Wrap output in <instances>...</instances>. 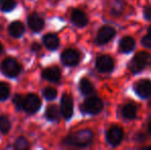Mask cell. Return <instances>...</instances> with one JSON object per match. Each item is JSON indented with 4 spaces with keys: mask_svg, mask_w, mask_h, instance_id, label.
Returning <instances> with one entry per match:
<instances>
[{
    "mask_svg": "<svg viewBox=\"0 0 151 150\" xmlns=\"http://www.w3.org/2000/svg\"><path fill=\"white\" fill-rule=\"evenodd\" d=\"M23 101H24V99L22 98L21 95H16V96H14V106H16L17 110H20V109L23 108Z\"/></svg>",
    "mask_w": 151,
    "mask_h": 150,
    "instance_id": "27",
    "label": "cell"
},
{
    "mask_svg": "<svg viewBox=\"0 0 151 150\" xmlns=\"http://www.w3.org/2000/svg\"><path fill=\"white\" fill-rule=\"evenodd\" d=\"M60 116H61V112L58 106L50 105V106L47 107V109H46V117H47L48 120L56 121V120H59Z\"/></svg>",
    "mask_w": 151,
    "mask_h": 150,
    "instance_id": "20",
    "label": "cell"
},
{
    "mask_svg": "<svg viewBox=\"0 0 151 150\" xmlns=\"http://www.w3.org/2000/svg\"><path fill=\"white\" fill-rule=\"evenodd\" d=\"M79 88H80V92L83 95H91L95 92V88H93V83H91L88 78H82L80 80Z\"/></svg>",
    "mask_w": 151,
    "mask_h": 150,
    "instance_id": "19",
    "label": "cell"
},
{
    "mask_svg": "<svg viewBox=\"0 0 151 150\" xmlns=\"http://www.w3.org/2000/svg\"><path fill=\"white\" fill-rule=\"evenodd\" d=\"M43 43L48 50H57L59 47V44H60V40H59L58 36L56 34H52V33H48L45 36L43 37Z\"/></svg>",
    "mask_w": 151,
    "mask_h": 150,
    "instance_id": "17",
    "label": "cell"
},
{
    "mask_svg": "<svg viewBox=\"0 0 151 150\" xmlns=\"http://www.w3.org/2000/svg\"><path fill=\"white\" fill-rule=\"evenodd\" d=\"M9 97V88L4 82H0V101H4Z\"/></svg>",
    "mask_w": 151,
    "mask_h": 150,
    "instance_id": "23",
    "label": "cell"
},
{
    "mask_svg": "<svg viewBox=\"0 0 151 150\" xmlns=\"http://www.w3.org/2000/svg\"><path fill=\"white\" fill-rule=\"evenodd\" d=\"M40 106H41V101L37 95L30 94L23 101V109L30 114L37 112Z\"/></svg>",
    "mask_w": 151,
    "mask_h": 150,
    "instance_id": "7",
    "label": "cell"
},
{
    "mask_svg": "<svg viewBox=\"0 0 151 150\" xmlns=\"http://www.w3.org/2000/svg\"><path fill=\"white\" fill-rule=\"evenodd\" d=\"M61 113L66 119H70L73 115V99L70 95L65 94L62 97Z\"/></svg>",
    "mask_w": 151,
    "mask_h": 150,
    "instance_id": "11",
    "label": "cell"
},
{
    "mask_svg": "<svg viewBox=\"0 0 151 150\" xmlns=\"http://www.w3.org/2000/svg\"><path fill=\"white\" fill-rule=\"evenodd\" d=\"M1 71L7 77H16L22 71V66L14 58H7L1 63Z\"/></svg>",
    "mask_w": 151,
    "mask_h": 150,
    "instance_id": "3",
    "label": "cell"
},
{
    "mask_svg": "<svg viewBox=\"0 0 151 150\" xmlns=\"http://www.w3.org/2000/svg\"><path fill=\"white\" fill-rule=\"evenodd\" d=\"M114 60L108 55H103V56L98 57L96 61V67L102 73H110L114 69Z\"/></svg>",
    "mask_w": 151,
    "mask_h": 150,
    "instance_id": "8",
    "label": "cell"
},
{
    "mask_svg": "<svg viewBox=\"0 0 151 150\" xmlns=\"http://www.w3.org/2000/svg\"><path fill=\"white\" fill-rule=\"evenodd\" d=\"M93 140V133L91 130H80L65 138L64 143L70 146L86 147Z\"/></svg>",
    "mask_w": 151,
    "mask_h": 150,
    "instance_id": "1",
    "label": "cell"
},
{
    "mask_svg": "<svg viewBox=\"0 0 151 150\" xmlns=\"http://www.w3.org/2000/svg\"><path fill=\"white\" fill-rule=\"evenodd\" d=\"M124 137V132L120 126H112L109 130L107 131L106 134V138L107 141L111 146H118L123 140Z\"/></svg>",
    "mask_w": 151,
    "mask_h": 150,
    "instance_id": "6",
    "label": "cell"
},
{
    "mask_svg": "<svg viewBox=\"0 0 151 150\" xmlns=\"http://www.w3.org/2000/svg\"><path fill=\"white\" fill-rule=\"evenodd\" d=\"M16 7L14 0H0V8L3 11H10Z\"/></svg>",
    "mask_w": 151,
    "mask_h": 150,
    "instance_id": "22",
    "label": "cell"
},
{
    "mask_svg": "<svg viewBox=\"0 0 151 150\" xmlns=\"http://www.w3.org/2000/svg\"><path fill=\"white\" fill-rule=\"evenodd\" d=\"M29 147V143L28 141H27L26 138H23V137H21V138H19L18 140L16 141V143H14V148L16 149H19V150H25L27 149Z\"/></svg>",
    "mask_w": 151,
    "mask_h": 150,
    "instance_id": "24",
    "label": "cell"
},
{
    "mask_svg": "<svg viewBox=\"0 0 151 150\" xmlns=\"http://www.w3.org/2000/svg\"><path fill=\"white\" fill-rule=\"evenodd\" d=\"M32 50H33L34 52H36V50H39V45H38L37 43H34V45L32 46Z\"/></svg>",
    "mask_w": 151,
    "mask_h": 150,
    "instance_id": "29",
    "label": "cell"
},
{
    "mask_svg": "<svg viewBox=\"0 0 151 150\" xmlns=\"http://www.w3.org/2000/svg\"><path fill=\"white\" fill-rule=\"evenodd\" d=\"M144 149H151V145H150V146H148V147H145Z\"/></svg>",
    "mask_w": 151,
    "mask_h": 150,
    "instance_id": "33",
    "label": "cell"
},
{
    "mask_svg": "<svg viewBox=\"0 0 151 150\" xmlns=\"http://www.w3.org/2000/svg\"><path fill=\"white\" fill-rule=\"evenodd\" d=\"M136 41L133 37L124 36L119 41V52L122 54H129L135 50Z\"/></svg>",
    "mask_w": 151,
    "mask_h": 150,
    "instance_id": "13",
    "label": "cell"
},
{
    "mask_svg": "<svg viewBox=\"0 0 151 150\" xmlns=\"http://www.w3.org/2000/svg\"><path fill=\"white\" fill-rule=\"evenodd\" d=\"M10 130V121L6 116H0V133L6 134Z\"/></svg>",
    "mask_w": 151,
    "mask_h": 150,
    "instance_id": "21",
    "label": "cell"
},
{
    "mask_svg": "<svg viewBox=\"0 0 151 150\" xmlns=\"http://www.w3.org/2000/svg\"><path fill=\"white\" fill-rule=\"evenodd\" d=\"M135 93L142 99H147L151 97V80L141 79L134 85Z\"/></svg>",
    "mask_w": 151,
    "mask_h": 150,
    "instance_id": "9",
    "label": "cell"
},
{
    "mask_svg": "<svg viewBox=\"0 0 151 150\" xmlns=\"http://www.w3.org/2000/svg\"><path fill=\"white\" fill-rule=\"evenodd\" d=\"M116 34V30L113 28L112 26H103L101 27L99 31H98V34L96 36L95 42L98 44V45H103V44H106L112 40L114 38Z\"/></svg>",
    "mask_w": 151,
    "mask_h": 150,
    "instance_id": "5",
    "label": "cell"
},
{
    "mask_svg": "<svg viewBox=\"0 0 151 150\" xmlns=\"http://www.w3.org/2000/svg\"><path fill=\"white\" fill-rule=\"evenodd\" d=\"M104 108V103L98 97H91L84 101L82 104L81 109L84 113L91 114V115H96V114L100 113Z\"/></svg>",
    "mask_w": 151,
    "mask_h": 150,
    "instance_id": "4",
    "label": "cell"
},
{
    "mask_svg": "<svg viewBox=\"0 0 151 150\" xmlns=\"http://www.w3.org/2000/svg\"><path fill=\"white\" fill-rule=\"evenodd\" d=\"M146 67H151V55L147 52H139L129 64V69L133 73L141 72Z\"/></svg>",
    "mask_w": 151,
    "mask_h": 150,
    "instance_id": "2",
    "label": "cell"
},
{
    "mask_svg": "<svg viewBox=\"0 0 151 150\" xmlns=\"http://www.w3.org/2000/svg\"><path fill=\"white\" fill-rule=\"evenodd\" d=\"M43 96L47 100H54L57 97V90L52 88H46L43 90Z\"/></svg>",
    "mask_w": 151,
    "mask_h": 150,
    "instance_id": "25",
    "label": "cell"
},
{
    "mask_svg": "<svg viewBox=\"0 0 151 150\" xmlns=\"http://www.w3.org/2000/svg\"><path fill=\"white\" fill-rule=\"evenodd\" d=\"M2 50H3V47H2L1 43H0V54H1V52H2Z\"/></svg>",
    "mask_w": 151,
    "mask_h": 150,
    "instance_id": "31",
    "label": "cell"
},
{
    "mask_svg": "<svg viewBox=\"0 0 151 150\" xmlns=\"http://www.w3.org/2000/svg\"><path fill=\"white\" fill-rule=\"evenodd\" d=\"M143 16L144 19L147 21H151V6H145L143 10Z\"/></svg>",
    "mask_w": 151,
    "mask_h": 150,
    "instance_id": "28",
    "label": "cell"
},
{
    "mask_svg": "<svg viewBox=\"0 0 151 150\" xmlns=\"http://www.w3.org/2000/svg\"><path fill=\"white\" fill-rule=\"evenodd\" d=\"M62 62L66 65V66H75L79 63L80 61V55L74 48H68L62 54Z\"/></svg>",
    "mask_w": 151,
    "mask_h": 150,
    "instance_id": "10",
    "label": "cell"
},
{
    "mask_svg": "<svg viewBox=\"0 0 151 150\" xmlns=\"http://www.w3.org/2000/svg\"><path fill=\"white\" fill-rule=\"evenodd\" d=\"M42 76L44 79L50 82H59L61 79V70L58 67H50L46 68L42 72Z\"/></svg>",
    "mask_w": 151,
    "mask_h": 150,
    "instance_id": "15",
    "label": "cell"
},
{
    "mask_svg": "<svg viewBox=\"0 0 151 150\" xmlns=\"http://www.w3.org/2000/svg\"><path fill=\"white\" fill-rule=\"evenodd\" d=\"M142 44L148 48H151V26L148 28L147 34L142 38Z\"/></svg>",
    "mask_w": 151,
    "mask_h": 150,
    "instance_id": "26",
    "label": "cell"
},
{
    "mask_svg": "<svg viewBox=\"0 0 151 150\" xmlns=\"http://www.w3.org/2000/svg\"><path fill=\"white\" fill-rule=\"evenodd\" d=\"M137 106L133 103H127L121 108V115L125 118V119H135L137 116Z\"/></svg>",
    "mask_w": 151,
    "mask_h": 150,
    "instance_id": "16",
    "label": "cell"
},
{
    "mask_svg": "<svg viewBox=\"0 0 151 150\" xmlns=\"http://www.w3.org/2000/svg\"><path fill=\"white\" fill-rule=\"evenodd\" d=\"M24 31H25V27H24V25H23V23L18 22V21L12 23V24L9 25V28H8L9 34L12 35V37H16V38L22 36Z\"/></svg>",
    "mask_w": 151,
    "mask_h": 150,
    "instance_id": "18",
    "label": "cell"
},
{
    "mask_svg": "<svg viewBox=\"0 0 151 150\" xmlns=\"http://www.w3.org/2000/svg\"><path fill=\"white\" fill-rule=\"evenodd\" d=\"M148 133H149V134L151 135V121L149 122V123H148Z\"/></svg>",
    "mask_w": 151,
    "mask_h": 150,
    "instance_id": "30",
    "label": "cell"
},
{
    "mask_svg": "<svg viewBox=\"0 0 151 150\" xmlns=\"http://www.w3.org/2000/svg\"><path fill=\"white\" fill-rule=\"evenodd\" d=\"M71 21L75 26L78 27V28H82V27L86 26L88 23V17H86V14L80 9H74L73 11H72Z\"/></svg>",
    "mask_w": 151,
    "mask_h": 150,
    "instance_id": "12",
    "label": "cell"
},
{
    "mask_svg": "<svg viewBox=\"0 0 151 150\" xmlns=\"http://www.w3.org/2000/svg\"><path fill=\"white\" fill-rule=\"evenodd\" d=\"M28 25L34 32H39L44 26V21L38 14H32L28 18Z\"/></svg>",
    "mask_w": 151,
    "mask_h": 150,
    "instance_id": "14",
    "label": "cell"
},
{
    "mask_svg": "<svg viewBox=\"0 0 151 150\" xmlns=\"http://www.w3.org/2000/svg\"><path fill=\"white\" fill-rule=\"evenodd\" d=\"M148 107H149V108L151 109V100L149 101V103H148Z\"/></svg>",
    "mask_w": 151,
    "mask_h": 150,
    "instance_id": "32",
    "label": "cell"
}]
</instances>
